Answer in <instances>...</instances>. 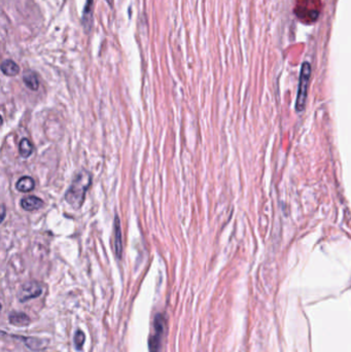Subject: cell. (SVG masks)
Returning <instances> with one entry per match:
<instances>
[{"label":"cell","instance_id":"ba28073f","mask_svg":"<svg viewBox=\"0 0 351 352\" xmlns=\"http://www.w3.org/2000/svg\"><path fill=\"white\" fill-rule=\"evenodd\" d=\"M1 71L6 77H16L20 73V66L12 60H4L1 64Z\"/></svg>","mask_w":351,"mask_h":352},{"label":"cell","instance_id":"9c48e42d","mask_svg":"<svg viewBox=\"0 0 351 352\" xmlns=\"http://www.w3.org/2000/svg\"><path fill=\"white\" fill-rule=\"evenodd\" d=\"M9 322L16 326H25L30 323V318L27 314L22 312H12L9 314Z\"/></svg>","mask_w":351,"mask_h":352},{"label":"cell","instance_id":"8fae6325","mask_svg":"<svg viewBox=\"0 0 351 352\" xmlns=\"http://www.w3.org/2000/svg\"><path fill=\"white\" fill-rule=\"evenodd\" d=\"M16 187H17V190L21 193H28V192H31L35 187V183H34L33 178H31L30 176H24V177H22L18 180Z\"/></svg>","mask_w":351,"mask_h":352},{"label":"cell","instance_id":"6da1fadb","mask_svg":"<svg viewBox=\"0 0 351 352\" xmlns=\"http://www.w3.org/2000/svg\"><path fill=\"white\" fill-rule=\"evenodd\" d=\"M92 183V175L85 169L81 170L73 179L70 187L65 194L67 203L74 209H80L85 201L86 193Z\"/></svg>","mask_w":351,"mask_h":352},{"label":"cell","instance_id":"7c38bea8","mask_svg":"<svg viewBox=\"0 0 351 352\" xmlns=\"http://www.w3.org/2000/svg\"><path fill=\"white\" fill-rule=\"evenodd\" d=\"M19 152L23 158H28L33 153V145L27 138H24L19 144Z\"/></svg>","mask_w":351,"mask_h":352},{"label":"cell","instance_id":"5b68a950","mask_svg":"<svg viewBox=\"0 0 351 352\" xmlns=\"http://www.w3.org/2000/svg\"><path fill=\"white\" fill-rule=\"evenodd\" d=\"M93 15H94V0H87L84 7L82 24L85 29V32L90 33L93 27Z\"/></svg>","mask_w":351,"mask_h":352},{"label":"cell","instance_id":"30bf717a","mask_svg":"<svg viewBox=\"0 0 351 352\" xmlns=\"http://www.w3.org/2000/svg\"><path fill=\"white\" fill-rule=\"evenodd\" d=\"M23 81H24L25 85H26V87L28 88V89H30L32 91L39 90L40 80H39V77H37V74L35 72L27 71L26 73L24 74Z\"/></svg>","mask_w":351,"mask_h":352},{"label":"cell","instance_id":"4fadbf2b","mask_svg":"<svg viewBox=\"0 0 351 352\" xmlns=\"http://www.w3.org/2000/svg\"><path fill=\"white\" fill-rule=\"evenodd\" d=\"M19 339H21V340H23L25 343H26V345L33 349V350H37V349H41L43 346V340H40V339H37V338H20V336H18Z\"/></svg>","mask_w":351,"mask_h":352},{"label":"cell","instance_id":"3957f363","mask_svg":"<svg viewBox=\"0 0 351 352\" xmlns=\"http://www.w3.org/2000/svg\"><path fill=\"white\" fill-rule=\"evenodd\" d=\"M166 319L163 314H157L154 321V331L148 339L149 352H161L163 338L165 335Z\"/></svg>","mask_w":351,"mask_h":352},{"label":"cell","instance_id":"7a4b0ae2","mask_svg":"<svg viewBox=\"0 0 351 352\" xmlns=\"http://www.w3.org/2000/svg\"><path fill=\"white\" fill-rule=\"evenodd\" d=\"M310 77H311V66L308 62H304L302 65V69H301L298 95H297V101H296V109L299 112L303 111L306 106Z\"/></svg>","mask_w":351,"mask_h":352},{"label":"cell","instance_id":"8992f818","mask_svg":"<svg viewBox=\"0 0 351 352\" xmlns=\"http://www.w3.org/2000/svg\"><path fill=\"white\" fill-rule=\"evenodd\" d=\"M21 206L23 209L26 211H34L39 210L44 206V201L39 197L35 196H28L26 198H23L21 201Z\"/></svg>","mask_w":351,"mask_h":352},{"label":"cell","instance_id":"5bb4252c","mask_svg":"<svg viewBox=\"0 0 351 352\" xmlns=\"http://www.w3.org/2000/svg\"><path fill=\"white\" fill-rule=\"evenodd\" d=\"M85 341H86V336H85L84 332H82L81 330H78L77 333H75V335H74L75 348H77L78 350H82Z\"/></svg>","mask_w":351,"mask_h":352},{"label":"cell","instance_id":"52a82bcc","mask_svg":"<svg viewBox=\"0 0 351 352\" xmlns=\"http://www.w3.org/2000/svg\"><path fill=\"white\" fill-rule=\"evenodd\" d=\"M115 248H116V255L119 259L122 258L123 254V242H122V230L120 220L116 217L115 220Z\"/></svg>","mask_w":351,"mask_h":352},{"label":"cell","instance_id":"277c9868","mask_svg":"<svg viewBox=\"0 0 351 352\" xmlns=\"http://www.w3.org/2000/svg\"><path fill=\"white\" fill-rule=\"evenodd\" d=\"M43 293L42 285L36 281H30L25 283L19 294V299L21 302H27L31 299H35L40 297Z\"/></svg>","mask_w":351,"mask_h":352}]
</instances>
